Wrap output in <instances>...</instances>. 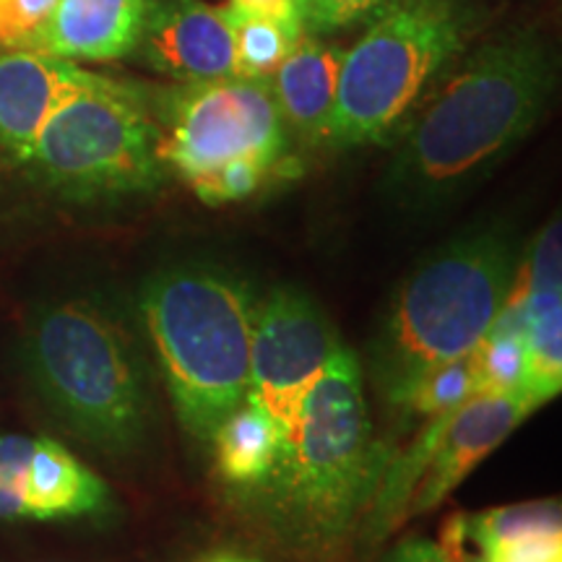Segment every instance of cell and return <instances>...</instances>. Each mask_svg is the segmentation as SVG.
Listing matches in <instances>:
<instances>
[{"mask_svg": "<svg viewBox=\"0 0 562 562\" xmlns=\"http://www.w3.org/2000/svg\"><path fill=\"white\" fill-rule=\"evenodd\" d=\"M552 91L554 58L537 32L484 45L398 128L385 199L419 216L451 206L537 128Z\"/></svg>", "mask_w": 562, "mask_h": 562, "instance_id": "obj_1", "label": "cell"}, {"mask_svg": "<svg viewBox=\"0 0 562 562\" xmlns=\"http://www.w3.org/2000/svg\"><path fill=\"white\" fill-rule=\"evenodd\" d=\"M383 463L360 360L341 347L286 430L271 474L250 495L286 544L326 550L360 521L385 472Z\"/></svg>", "mask_w": 562, "mask_h": 562, "instance_id": "obj_2", "label": "cell"}, {"mask_svg": "<svg viewBox=\"0 0 562 562\" xmlns=\"http://www.w3.org/2000/svg\"><path fill=\"white\" fill-rule=\"evenodd\" d=\"M518 266L510 229L487 224L440 245L412 271L370 351L385 402L398 406L427 372L472 355L501 318Z\"/></svg>", "mask_w": 562, "mask_h": 562, "instance_id": "obj_3", "label": "cell"}, {"mask_svg": "<svg viewBox=\"0 0 562 562\" xmlns=\"http://www.w3.org/2000/svg\"><path fill=\"white\" fill-rule=\"evenodd\" d=\"M138 307L180 425L209 440L248 396L250 286L214 266H172L146 281Z\"/></svg>", "mask_w": 562, "mask_h": 562, "instance_id": "obj_4", "label": "cell"}, {"mask_svg": "<svg viewBox=\"0 0 562 562\" xmlns=\"http://www.w3.org/2000/svg\"><path fill=\"white\" fill-rule=\"evenodd\" d=\"M34 389L63 425L108 453H131L149 430L146 364L125 323L89 300L42 311L26 336Z\"/></svg>", "mask_w": 562, "mask_h": 562, "instance_id": "obj_5", "label": "cell"}, {"mask_svg": "<svg viewBox=\"0 0 562 562\" xmlns=\"http://www.w3.org/2000/svg\"><path fill=\"white\" fill-rule=\"evenodd\" d=\"M474 0H389L344 50L326 144H383L402 128L427 83L459 58L476 30Z\"/></svg>", "mask_w": 562, "mask_h": 562, "instance_id": "obj_6", "label": "cell"}, {"mask_svg": "<svg viewBox=\"0 0 562 562\" xmlns=\"http://www.w3.org/2000/svg\"><path fill=\"white\" fill-rule=\"evenodd\" d=\"M24 165L70 201L154 193L167 178L146 91L91 74L40 131Z\"/></svg>", "mask_w": 562, "mask_h": 562, "instance_id": "obj_7", "label": "cell"}, {"mask_svg": "<svg viewBox=\"0 0 562 562\" xmlns=\"http://www.w3.org/2000/svg\"><path fill=\"white\" fill-rule=\"evenodd\" d=\"M159 125V157L167 172L191 186L235 157H258L279 167L290 131L273 100L269 79H229L178 83L154 104Z\"/></svg>", "mask_w": 562, "mask_h": 562, "instance_id": "obj_8", "label": "cell"}, {"mask_svg": "<svg viewBox=\"0 0 562 562\" xmlns=\"http://www.w3.org/2000/svg\"><path fill=\"white\" fill-rule=\"evenodd\" d=\"M341 347L331 321L307 294L279 286L256 307L245 402L263 406L290 430Z\"/></svg>", "mask_w": 562, "mask_h": 562, "instance_id": "obj_9", "label": "cell"}, {"mask_svg": "<svg viewBox=\"0 0 562 562\" xmlns=\"http://www.w3.org/2000/svg\"><path fill=\"white\" fill-rule=\"evenodd\" d=\"M110 505L100 476L60 442L42 435H0V518H79Z\"/></svg>", "mask_w": 562, "mask_h": 562, "instance_id": "obj_10", "label": "cell"}, {"mask_svg": "<svg viewBox=\"0 0 562 562\" xmlns=\"http://www.w3.org/2000/svg\"><path fill=\"white\" fill-rule=\"evenodd\" d=\"M497 326L524 336L529 355L526 393L533 404L552 402L562 389V227L558 214L544 224L529 258L518 266Z\"/></svg>", "mask_w": 562, "mask_h": 562, "instance_id": "obj_11", "label": "cell"}, {"mask_svg": "<svg viewBox=\"0 0 562 562\" xmlns=\"http://www.w3.org/2000/svg\"><path fill=\"white\" fill-rule=\"evenodd\" d=\"M136 53L175 83L237 76L229 13L203 0H149Z\"/></svg>", "mask_w": 562, "mask_h": 562, "instance_id": "obj_12", "label": "cell"}, {"mask_svg": "<svg viewBox=\"0 0 562 562\" xmlns=\"http://www.w3.org/2000/svg\"><path fill=\"white\" fill-rule=\"evenodd\" d=\"M533 409L539 406L526 393H480L448 414L430 459L414 484L406 518L438 508Z\"/></svg>", "mask_w": 562, "mask_h": 562, "instance_id": "obj_13", "label": "cell"}, {"mask_svg": "<svg viewBox=\"0 0 562 562\" xmlns=\"http://www.w3.org/2000/svg\"><path fill=\"white\" fill-rule=\"evenodd\" d=\"M91 70L40 50L0 55V149L30 157L40 131L63 102L89 81Z\"/></svg>", "mask_w": 562, "mask_h": 562, "instance_id": "obj_14", "label": "cell"}, {"mask_svg": "<svg viewBox=\"0 0 562 562\" xmlns=\"http://www.w3.org/2000/svg\"><path fill=\"white\" fill-rule=\"evenodd\" d=\"M149 0H58L34 50L108 63L136 53Z\"/></svg>", "mask_w": 562, "mask_h": 562, "instance_id": "obj_15", "label": "cell"}, {"mask_svg": "<svg viewBox=\"0 0 562 562\" xmlns=\"http://www.w3.org/2000/svg\"><path fill=\"white\" fill-rule=\"evenodd\" d=\"M341 60V47L326 45L305 32L269 79L286 131L297 133L307 144H326L339 91Z\"/></svg>", "mask_w": 562, "mask_h": 562, "instance_id": "obj_16", "label": "cell"}, {"mask_svg": "<svg viewBox=\"0 0 562 562\" xmlns=\"http://www.w3.org/2000/svg\"><path fill=\"white\" fill-rule=\"evenodd\" d=\"M463 529L482 562H562L560 505L552 501L463 516Z\"/></svg>", "mask_w": 562, "mask_h": 562, "instance_id": "obj_17", "label": "cell"}, {"mask_svg": "<svg viewBox=\"0 0 562 562\" xmlns=\"http://www.w3.org/2000/svg\"><path fill=\"white\" fill-rule=\"evenodd\" d=\"M286 430L263 406L243 402L211 435L220 474L229 484L256 487L271 474Z\"/></svg>", "mask_w": 562, "mask_h": 562, "instance_id": "obj_18", "label": "cell"}, {"mask_svg": "<svg viewBox=\"0 0 562 562\" xmlns=\"http://www.w3.org/2000/svg\"><path fill=\"white\" fill-rule=\"evenodd\" d=\"M235 40V68L245 79H271L273 70L286 60L294 45L305 34V26L294 21L258 16V13L235 11L227 5Z\"/></svg>", "mask_w": 562, "mask_h": 562, "instance_id": "obj_19", "label": "cell"}, {"mask_svg": "<svg viewBox=\"0 0 562 562\" xmlns=\"http://www.w3.org/2000/svg\"><path fill=\"white\" fill-rule=\"evenodd\" d=\"M472 362L476 372V391L480 393H490V396L526 393L529 355H526L524 336L513 331V328L497 326L495 323L492 331L476 344V349L472 351Z\"/></svg>", "mask_w": 562, "mask_h": 562, "instance_id": "obj_20", "label": "cell"}, {"mask_svg": "<svg viewBox=\"0 0 562 562\" xmlns=\"http://www.w3.org/2000/svg\"><path fill=\"white\" fill-rule=\"evenodd\" d=\"M472 396H480V391H476V372L472 355H469L461 357V360L440 364V368L427 372L425 378H419L417 385L406 393L398 406L404 412L417 414V417L432 419L459 409Z\"/></svg>", "mask_w": 562, "mask_h": 562, "instance_id": "obj_21", "label": "cell"}, {"mask_svg": "<svg viewBox=\"0 0 562 562\" xmlns=\"http://www.w3.org/2000/svg\"><path fill=\"white\" fill-rule=\"evenodd\" d=\"M271 170L273 167L269 161L258 157H235L216 167L214 172L193 180L191 188L201 201L211 203V206H222V203L243 201L256 193Z\"/></svg>", "mask_w": 562, "mask_h": 562, "instance_id": "obj_22", "label": "cell"}, {"mask_svg": "<svg viewBox=\"0 0 562 562\" xmlns=\"http://www.w3.org/2000/svg\"><path fill=\"white\" fill-rule=\"evenodd\" d=\"M385 562H482L467 542L463 529V513H456L451 521H446L438 542L425 537H409L393 547Z\"/></svg>", "mask_w": 562, "mask_h": 562, "instance_id": "obj_23", "label": "cell"}, {"mask_svg": "<svg viewBox=\"0 0 562 562\" xmlns=\"http://www.w3.org/2000/svg\"><path fill=\"white\" fill-rule=\"evenodd\" d=\"M58 0H0V47L34 50Z\"/></svg>", "mask_w": 562, "mask_h": 562, "instance_id": "obj_24", "label": "cell"}, {"mask_svg": "<svg viewBox=\"0 0 562 562\" xmlns=\"http://www.w3.org/2000/svg\"><path fill=\"white\" fill-rule=\"evenodd\" d=\"M389 0H305L302 24L313 37L336 34L370 21Z\"/></svg>", "mask_w": 562, "mask_h": 562, "instance_id": "obj_25", "label": "cell"}, {"mask_svg": "<svg viewBox=\"0 0 562 562\" xmlns=\"http://www.w3.org/2000/svg\"><path fill=\"white\" fill-rule=\"evenodd\" d=\"M229 9L302 24L300 9H297V3H294V0H229ZM302 26H305V24H302Z\"/></svg>", "mask_w": 562, "mask_h": 562, "instance_id": "obj_26", "label": "cell"}, {"mask_svg": "<svg viewBox=\"0 0 562 562\" xmlns=\"http://www.w3.org/2000/svg\"><path fill=\"white\" fill-rule=\"evenodd\" d=\"M214 562H256V560H245V558H220Z\"/></svg>", "mask_w": 562, "mask_h": 562, "instance_id": "obj_27", "label": "cell"}, {"mask_svg": "<svg viewBox=\"0 0 562 562\" xmlns=\"http://www.w3.org/2000/svg\"><path fill=\"white\" fill-rule=\"evenodd\" d=\"M294 3H297V9H300V16H302V5H305V0H294Z\"/></svg>", "mask_w": 562, "mask_h": 562, "instance_id": "obj_28", "label": "cell"}]
</instances>
